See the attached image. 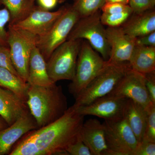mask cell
Segmentation results:
<instances>
[{
    "mask_svg": "<svg viewBox=\"0 0 155 155\" xmlns=\"http://www.w3.org/2000/svg\"><path fill=\"white\" fill-rule=\"evenodd\" d=\"M84 117L72 106L58 120L26 133L9 155H68L66 148L77 139Z\"/></svg>",
    "mask_w": 155,
    "mask_h": 155,
    "instance_id": "6da1fadb",
    "label": "cell"
},
{
    "mask_svg": "<svg viewBox=\"0 0 155 155\" xmlns=\"http://www.w3.org/2000/svg\"><path fill=\"white\" fill-rule=\"evenodd\" d=\"M26 104L38 128L44 127L63 116L68 109L67 97L61 86L30 85Z\"/></svg>",
    "mask_w": 155,
    "mask_h": 155,
    "instance_id": "7a4b0ae2",
    "label": "cell"
},
{
    "mask_svg": "<svg viewBox=\"0 0 155 155\" xmlns=\"http://www.w3.org/2000/svg\"><path fill=\"white\" fill-rule=\"evenodd\" d=\"M129 64H114L106 61L104 67L88 85L75 97L74 105H87L112 91L127 70Z\"/></svg>",
    "mask_w": 155,
    "mask_h": 155,
    "instance_id": "3957f363",
    "label": "cell"
},
{
    "mask_svg": "<svg viewBox=\"0 0 155 155\" xmlns=\"http://www.w3.org/2000/svg\"><path fill=\"white\" fill-rule=\"evenodd\" d=\"M81 43V40H67L52 53L46 64L49 76L53 82L73 80Z\"/></svg>",
    "mask_w": 155,
    "mask_h": 155,
    "instance_id": "277c9868",
    "label": "cell"
},
{
    "mask_svg": "<svg viewBox=\"0 0 155 155\" xmlns=\"http://www.w3.org/2000/svg\"><path fill=\"white\" fill-rule=\"evenodd\" d=\"M106 63L88 42L81 43L75 76L68 86L69 92L75 97L77 96L101 72Z\"/></svg>",
    "mask_w": 155,
    "mask_h": 155,
    "instance_id": "5b68a950",
    "label": "cell"
},
{
    "mask_svg": "<svg viewBox=\"0 0 155 155\" xmlns=\"http://www.w3.org/2000/svg\"><path fill=\"white\" fill-rule=\"evenodd\" d=\"M101 15L99 11L87 17L80 18L72 28L67 40H86L92 47L107 61L110 57V49L106 29L101 21Z\"/></svg>",
    "mask_w": 155,
    "mask_h": 155,
    "instance_id": "8992f818",
    "label": "cell"
},
{
    "mask_svg": "<svg viewBox=\"0 0 155 155\" xmlns=\"http://www.w3.org/2000/svg\"><path fill=\"white\" fill-rule=\"evenodd\" d=\"M107 151L106 155H134L138 141L123 116L103 123Z\"/></svg>",
    "mask_w": 155,
    "mask_h": 155,
    "instance_id": "52a82bcc",
    "label": "cell"
},
{
    "mask_svg": "<svg viewBox=\"0 0 155 155\" xmlns=\"http://www.w3.org/2000/svg\"><path fill=\"white\" fill-rule=\"evenodd\" d=\"M38 37L9 24L7 44L12 63L18 75L25 82L28 79V65L31 51L36 46Z\"/></svg>",
    "mask_w": 155,
    "mask_h": 155,
    "instance_id": "ba28073f",
    "label": "cell"
},
{
    "mask_svg": "<svg viewBox=\"0 0 155 155\" xmlns=\"http://www.w3.org/2000/svg\"><path fill=\"white\" fill-rule=\"evenodd\" d=\"M80 18L72 6H67L47 33L37 38L36 47L46 61L57 48L67 40L72 28Z\"/></svg>",
    "mask_w": 155,
    "mask_h": 155,
    "instance_id": "9c48e42d",
    "label": "cell"
},
{
    "mask_svg": "<svg viewBox=\"0 0 155 155\" xmlns=\"http://www.w3.org/2000/svg\"><path fill=\"white\" fill-rule=\"evenodd\" d=\"M132 100L147 110L152 104L143 74L131 69L127 70L109 94Z\"/></svg>",
    "mask_w": 155,
    "mask_h": 155,
    "instance_id": "30bf717a",
    "label": "cell"
},
{
    "mask_svg": "<svg viewBox=\"0 0 155 155\" xmlns=\"http://www.w3.org/2000/svg\"><path fill=\"white\" fill-rule=\"evenodd\" d=\"M128 99L108 94L87 105L75 107L78 114L83 116H93L104 120H115L124 116Z\"/></svg>",
    "mask_w": 155,
    "mask_h": 155,
    "instance_id": "8fae6325",
    "label": "cell"
},
{
    "mask_svg": "<svg viewBox=\"0 0 155 155\" xmlns=\"http://www.w3.org/2000/svg\"><path fill=\"white\" fill-rule=\"evenodd\" d=\"M65 8L63 7L58 11L51 12L39 6L35 5L27 17L15 24L10 25L15 28L32 34L38 37L42 36L47 33L61 17Z\"/></svg>",
    "mask_w": 155,
    "mask_h": 155,
    "instance_id": "7c38bea8",
    "label": "cell"
},
{
    "mask_svg": "<svg viewBox=\"0 0 155 155\" xmlns=\"http://www.w3.org/2000/svg\"><path fill=\"white\" fill-rule=\"evenodd\" d=\"M106 30L110 49L107 61L114 64H129L136 45L135 38L125 33L121 26L108 27Z\"/></svg>",
    "mask_w": 155,
    "mask_h": 155,
    "instance_id": "4fadbf2b",
    "label": "cell"
},
{
    "mask_svg": "<svg viewBox=\"0 0 155 155\" xmlns=\"http://www.w3.org/2000/svg\"><path fill=\"white\" fill-rule=\"evenodd\" d=\"M37 128L36 121L29 113L0 130V155H9L14 145L22 137Z\"/></svg>",
    "mask_w": 155,
    "mask_h": 155,
    "instance_id": "5bb4252c",
    "label": "cell"
},
{
    "mask_svg": "<svg viewBox=\"0 0 155 155\" xmlns=\"http://www.w3.org/2000/svg\"><path fill=\"white\" fill-rule=\"evenodd\" d=\"M92 155H106L107 146L103 123L98 119H90L84 122L78 134Z\"/></svg>",
    "mask_w": 155,
    "mask_h": 155,
    "instance_id": "9a60e30c",
    "label": "cell"
},
{
    "mask_svg": "<svg viewBox=\"0 0 155 155\" xmlns=\"http://www.w3.org/2000/svg\"><path fill=\"white\" fill-rule=\"evenodd\" d=\"M29 113L25 100L14 92L0 87V116L9 125Z\"/></svg>",
    "mask_w": 155,
    "mask_h": 155,
    "instance_id": "2e32d148",
    "label": "cell"
},
{
    "mask_svg": "<svg viewBox=\"0 0 155 155\" xmlns=\"http://www.w3.org/2000/svg\"><path fill=\"white\" fill-rule=\"evenodd\" d=\"M125 33L139 37L155 31V12L153 9L140 14H133L121 26Z\"/></svg>",
    "mask_w": 155,
    "mask_h": 155,
    "instance_id": "e0dca14e",
    "label": "cell"
},
{
    "mask_svg": "<svg viewBox=\"0 0 155 155\" xmlns=\"http://www.w3.org/2000/svg\"><path fill=\"white\" fill-rule=\"evenodd\" d=\"M27 83L30 85L48 86L54 83L49 76L46 61L38 48H33L28 65Z\"/></svg>",
    "mask_w": 155,
    "mask_h": 155,
    "instance_id": "ac0fdd59",
    "label": "cell"
},
{
    "mask_svg": "<svg viewBox=\"0 0 155 155\" xmlns=\"http://www.w3.org/2000/svg\"><path fill=\"white\" fill-rule=\"evenodd\" d=\"M124 117L136 137L138 142L142 140L147 122V110L132 100H127Z\"/></svg>",
    "mask_w": 155,
    "mask_h": 155,
    "instance_id": "d6986e66",
    "label": "cell"
},
{
    "mask_svg": "<svg viewBox=\"0 0 155 155\" xmlns=\"http://www.w3.org/2000/svg\"><path fill=\"white\" fill-rule=\"evenodd\" d=\"M129 64L131 69L143 74L155 71V47L135 45Z\"/></svg>",
    "mask_w": 155,
    "mask_h": 155,
    "instance_id": "ffe728a7",
    "label": "cell"
},
{
    "mask_svg": "<svg viewBox=\"0 0 155 155\" xmlns=\"http://www.w3.org/2000/svg\"><path fill=\"white\" fill-rule=\"evenodd\" d=\"M29 86L21 77L6 68L0 67L1 87L14 92L26 101Z\"/></svg>",
    "mask_w": 155,
    "mask_h": 155,
    "instance_id": "44dd1931",
    "label": "cell"
},
{
    "mask_svg": "<svg viewBox=\"0 0 155 155\" xmlns=\"http://www.w3.org/2000/svg\"><path fill=\"white\" fill-rule=\"evenodd\" d=\"M2 5L10 13L11 19L9 24L11 25L27 17L35 6V3L30 0H0V6Z\"/></svg>",
    "mask_w": 155,
    "mask_h": 155,
    "instance_id": "7402d4cb",
    "label": "cell"
},
{
    "mask_svg": "<svg viewBox=\"0 0 155 155\" xmlns=\"http://www.w3.org/2000/svg\"><path fill=\"white\" fill-rule=\"evenodd\" d=\"M105 4V0H74L72 6L82 18L100 11Z\"/></svg>",
    "mask_w": 155,
    "mask_h": 155,
    "instance_id": "603a6c76",
    "label": "cell"
},
{
    "mask_svg": "<svg viewBox=\"0 0 155 155\" xmlns=\"http://www.w3.org/2000/svg\"><path fill=\"white\" fill-rule=\"evenodd\" d=\"M133 14L132 9L114 14H101V20L104 25L110 27H120L124 24Z\"/></svg>",
    "mask_w": 155,
    "mask_h": 155,
    "instance_id": "cb8c5ba5",
    "label": "cell"
},
{
    "mask_svg": "<svg viewBox=\"0 0 155 155\" xmlns=\"http://www.w3.org/2000/svg\"><path fill=\"white\" fill-rule=\"evenodd\" d=\"M146 110L147 117L143 140L155 142V105L152 104Z\"/></svg>",
    "mask_w": 155,
    "mask_h": 155,
    "instance_id": "d4e9b609",
    "label": "cell"
},
{
    "mask_svg": "<svg viewBox=\"0 0 155 155\" xmlns=\"http://www.w3.org/2000/svg\"><path fill=\"white\" fill-rule=\"evenodd\" d=\"M66 150L68 155H92L88 147L81 139L78 135L75 141L67 147Z\"/></svg>",
    "mask_w": 155,
    "mask_h": 155,
    "instance_id": "484cf974",
    "label": "cell"
},
{
    "mask_svg": "<svg viewBox=\"0 0 155 155\" xmlns=\"http://www.w3.org/2000/svg\"><path fill=\"white\" fill-rule=\"evenodd\" d=\"M128 5L132 9L133 14H141L153 9L155 0H129Z\"/></svg>",
    "mask_w": 155,
    "mask_h": 155,
    "instance_id": "4316f807",
    "label": "cell"
},
{
    "mask_svg": "<svg viewBox=\"0 0 155 155\" xmlns=\"http://www.w3.org/2000/svg\"><path fill=\"white\" fill-rule=\"evenodd\" d=\"M0 67L6 68L14 74L19 76L11 61V54L8 46L1 44H0Z\"/></svg>",
    "mask_w": 155,
    "mask_h": 155,
    "instance_id": "83f0119b",
    "label": "cell"
},
{
    "mask_svg": "<svg viewBox=\"0 0 155 155\" xmlns=\"http://www.w3.org/2000/svg\"><path fill=\"white\" fill-rule=\"evenodd\" d=\"M11 16L8 9L5 8L0 9V44L8 45L7 31L5 26L10 22Z\"/></svg>",
    "mask_w": 155,
    "mask_h": 155,
    "instance_id": "f1b7e54d",
    "label": "cell"
},
{
    "mask_svg": "<svg viewBox=\"0 0 155 155\" xmlns=\"http://www.w3.org/2000/svg\"><path fill=\"white\" fill-rule=\"evenodd\" d=\"M131 9L128 5L120 3H105L101 10L102 13L104 14H114L122 13Z\"/></svg>",
    "mask_w": 155,
    "mask_h": 155,
    "instance_id": "f546056e",
    "label": "cell"
},
{
    "mask_svg": "<svg viewBox=\"0 0 155 155\" xmlns=\"http://www.w3.org/2000/svg\"><path fill=\"white\" fill-rule=\"evenodd\" d=\"M155 142L142 140L138 143L134 155H155Z\"/></svg>",
    "mask_w": 155,
    "mask_h": 155,
    "instance_id": "4dcf8cb0",
    "label": "cell"
},
{
    "mask_svg": "<svg viewBox=\"0 0 155 155\" xmlns=\"http://www.w3.org/2000/svg\"><path fill=\"white\" fill-rule=\"evenodd\" d=\"M146 87L151 101L155 105V71L143 74Z\"/></svg>",
    "mask_w": 155,
    "mask_h": 155,
    "instance_id": "1f68e13d",
    "label": "cell"
},
{
    "mask_svg": "<svg viewBox=\"0 0 155 155\" xmlns=\"http://www.w3.org/2000/svg\"><path fill=\"white\" fill-rule=\"evenodd\" d=\"M136 45L155 47V31L136 38Z\"/></svg>",
    "mask_w": 155,
    "mask_h": 155,
    "instance_id": "d6a6232c",
    "label": "cell"
},
{
    "mask_svg": "<svg viewBox=\"0 0 155 155\" xmlns=\"http://www.w3.org/2000/svg\"><path fill=\"white\" fill-rule=\"evenodd\" d=\"M39 6L45 10H50L56 7L58 0H37Z\"/></svg>",
    "mask_w": 155,
    "mask_h": 155,
    "instance_id": "836d02e7",
    "label": "cell"
},
{
    "mask_svg": "<svg viewBox=\"0 0 155 155\" xmlns=\"http://www.w3.org/2000/svg\"><path fill=\"white\" fill-rule=\"evenodd\" d=\"M129 2V0H105V3H116L128 5Z\"/></svg>",
    "mask_w": 155,
    "mask_h": 155,
    "instance_id": "e575fe53",
    "label": "cell"
},
{
    "mask_svg": "<svg viewBox=\"0 0 155 155\" xmlns=\"http://www.w3.org/2000/svg\"><path fill=\"white\" fill-rule=\"evenodd\" d=\"M9 126L5 120L0 116V130L5 129Z\"/></svg>",
    "mask_w": 155,
    "mask_h": 155,
    "instance_id": "d590c367",
    "label": "cell"
},
{
    "mask_svg": "<svg viewBox=\"0 0 155 155\" xmlns=\"http://www.w3.org/2000/svg\"><path fill=\"white\" fill-rule=\"evenodd\" d=\"M30 1L31 2H32L35 3V0H30ZM66 1V0H58V2L59 3H63L64 2Z\"/></svg>",
    "mask_w": 155,
    "mask_h": 155,
    "instance_id": "8d00e7d4",
    "label": "cell"
}]
</instances>
